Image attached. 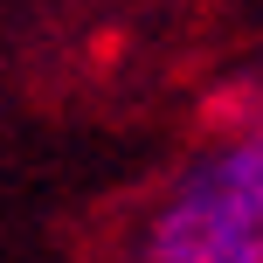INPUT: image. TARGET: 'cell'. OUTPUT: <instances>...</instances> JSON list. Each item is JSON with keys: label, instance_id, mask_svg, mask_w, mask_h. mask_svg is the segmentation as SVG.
<instances>
[{"label": "cell", "instance_id": "obj_2", "mask_svg": "<svg viewBox=\"0 0 263 263\" xmlns=\"http://www.w3.org/2000/svg\"><path fill=\"white\" fill-rule=\"evenodd\" d=\"M242 118H250V125H263V77L250 83V97H242Z\"/></svg>", "mask_w": 263, "mask_h": 263}, {"label": "cell", "instance_id": "obj_1", "mask_svg": "<svg viewBox=\"0 0 263 263\" xmlns=\"http://www.w3.org/2000/svg\"><path fill=\"white\" fill-rule=\"evenodd\" d=\"M139 263H263V125L236 118L180 159L132 236Z\"/></svg>", "mask_w": 263, "mask_h": 263}]
</instances>
